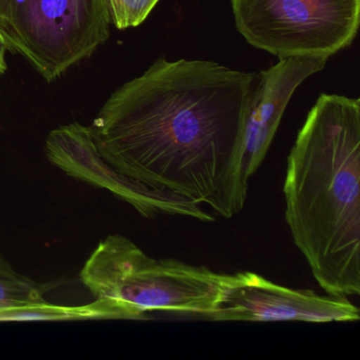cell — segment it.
Returning <instances> with one entry per match:
<instances>
[{"mask_svg":"<svg viewBox=\"0 0 360 360\" xmlns=\"http://www.w3.org/2000/svg\"><path fill=\"white\" fill-rule=\"evenodd\" d=\"M258 81L212 60L159 58L106 101L94 145L124 176L233 218L248 199L244 134Z\"/></svg>","mask_w":360,"mask_h":360,"instance_id":"1","label":"cell"},{"mask_svg":"<svg viewBox=\"0 0 360 360\" xmlns=\"http://www.w3.org/2000/svg\"><path fill=\"white\" fill-rule=\"evenodd\" d=\"M285 221L320 288L360 294V101H316L288 157Z\"/></svg>","mask_w":360,"mask_h":360,"instance_id":"2","label":"cell"},{"mask_svg":"<svg viewBox=\"0 0 360 360\" xmlns=\"http://www.w3.org/2000/svg\"><path fill=\"white\" fill-rule=\"evenodd\" d=\"M96 298L127 307L136 320L151 311L188 314L207 319L220 307L240 273H217L176 259L148 256L131 240L110 235L98 243L79 274Z\"/></svg>","mask_w":360,"mask_h":360,"instance_id":"3","label":"cell"},{"mask_svg":"<svg viewBox=\"0 0 360 360\" xmlns=\"http://www.w3.org/2000/svg\"><path fill=\"white\" fill-rule=\"evenodd\" d=\"M110 25L104 0H0V34L47 82L91 56Z\"/></svg>","mask_w":360,"mask_h":360,"instance_id":"4","label":"cell"},{"mask_svg":"<svg viewBox=\"0 0 360 360\" xmlns=\"http://www.w3.org/2000/svg\"><path fill=\"white\" fill-rule=\"evenodd\" d=\"M246 41L278 58H330L352 45L360 0H231Z\"/></svg>","mask_w":360,"mask_h":360,"instance_id":"5","label":"cell"},{"mask_svg":"<svg viewBox=\"0 0 360 360\" xmlns=\"http://www.w3.org/2000/svg\"><path fill=\"white\" fill-rule=\"evenodd\" d=\"M46 155L65 174L110 191L145 218L182 216L203 222L214 221L200 204L151 188L109 165L98 153L90 126L71 123L52 130L46 140Z\"/></svg>","mask_w":360,"mask_h":360,"instance_id":"6","label":"cell"},{"mask_svg":"<svg viewBox=\"0 0 360 360\" xmlns=\"http://www.w3.org/2000/svg\"><path fill=\"white\" fill-rule=\"evenodd\" d=\"M359 307L347 297L321 296L314 290H292L274 283L252 271L240 273L220 307L207 318L212 321L353 322Z\"/></svg>","mask_w":360,"mask_h":360,"instance_id":"7","label":"cell"},{"mask_svg":"<svg viewBox=\"0 0 360 360\" xmlns=\"http://www.w3.org/2000/svg\"><path fill=\"white\" fill-rule=\"evenodd\" d=\"M326 58H279L275 66L258 73L259 81L246 122L243 168L245 178L256 174L266 157L294 92L311 75L326 68Z\"/></svg>","mask_w":360,"mask_h":360,"instance_id":"8","label":"cell"},{"mask_svg":"<svg viewBox=\"0 0 360 360\" xmlns=\"http://www.w3.org/2000/svg\"><path fill=\"white\" fill-rule=\"evenodd\" d=\"M136 320L130 309L109 299L96 298L89 304L56 305L48 301L0 309V322Z\"/></svg>","mask_w":360,"mask_h":360,"instance_id":"9","label":"cell"},{"mask_svg":"<svg viewBox=\"0 0 360 360\" xmlns=\"http://www.w3.org/2000/svg\"><path fill=\"white\" fill-rule=\"evenodd\" d=\"M47 285L18 273L0 254V309L44 302Z\"/></svg>","mask_w":360,"mask_h":360,"instance_id":"10","label":"cell"},{"mask_svg":"<svg viewBox=\"0 0 360 360\" xmlns=\"http://www.w3.org/2000/svg\"><path fill=\"white\" fill-rule=\"evenodd\" d=\"M111 24L119 30L136 28L148 18L160 0H104Z\"/></svg>","mask_w":360,"mask_h":360,"instance_id":"11","label":"cell"},{"mask_svg":"<svg viewBox=\"0 0 360 360\" xmlns=\"http://www.w3.org/2000/svg\"><path fill=\"white\" fill-rule=\"evenodd\" d=\"M9 49L7 44H6L5 39L0 34V75H3L4 73L7 71V62H6V52Z\"/></svg>","mask_w":360,"mask_h":360,"instance_id":"12","label":"cell"}]
</instances>
